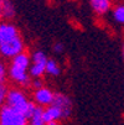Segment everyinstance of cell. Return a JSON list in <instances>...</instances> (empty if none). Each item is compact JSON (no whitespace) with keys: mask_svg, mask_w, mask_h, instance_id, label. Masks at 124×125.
I'll return each mask as SVG.
<instances>
[{"mask_svg":"<svg viewBox=\"0 0 124 125\" xmlns=\"http://www.w3.org/2000/svg\"><path fill=\"white\" fill-rule=\"evenodd\" d=\"M8 78H9V76H8V64L4 61L0 60V82L5 83Z\"/></svg>","mask_w":124,"mask_h":125,"instance_id":"14","label":"cell"},{"mask_svg":"<svg viewBox=\"0 0 124 125\" xmlns=\"http://www.w3.org/2000/svg\"><path fill=\"white\" fill-rule=\"evenodd\" d=\"M52 50H54V52L57 53V55H61V53H63V51H65V46L61 42H55L54 46H52Z\"/></svg>","mask_w":124,"mask_h":125,"instance_id":"15","label":"cell"},{"mask_svg":"<svg viewBox=\"0 0 124 125\" xmlns=\"http://www.w3.org/2000/svg\"><path fill=\"white\" fill-rule=\"evenodd\" d=\"M0 125H29L27 118L8 105L0 109Z\"/></svg>","mask_w":124,"mask_h":125,"instance_id":"5","label":"cell"},{"mask_svg":"<svg viewBox=\"0 0 124 125\" xmlns=\"http://www.w3.org/2000/svg\"><path fill=\"white\" fill-rule=\"evenodd\" d=\"M46 125H60V121H50L46 123Z\"/></svg>","mask_w":124,"mask_h":125,"instance_id":"18","label":"cell"},{"mask_svg":"<svg viewBox=\"0 0 124 125\" xmlns=\"http://www.w3.org/2000/svg\"><path fill=\"white\" fill-rule=\"evenodd\" d=\"M8 91L9 87L6 85V83L0 82V109L6 104V95H8Z\"/></svg>","mask_w":124,"mask_h":125,"instance_id":"13","label":"cell"},{"mask_svg":"<svg viewBox=\"0 0 124 125\" xmlns=\"http://www.w3.org/2000/svg\"><path fill=\"white\" fill-rule=\"evenodd\" d=\"M10 108L20 112L24 114L27 119L31 116V114L36 109V104L32 102V99L29 98L27 93L21 87H12L9 88L8 95H6V104Z\"/></svg>","mask_w":124,"mask_h":125,"instance_id":"3","label":"cell"},{"mask_svg":"<svg viewBox=\"0 0 124 125\" xmlns=\"http://www.w3.org/2000/svg\"><path fill=\"white\" fill-rule=\"evenodd\" d=\"M112 19L117 25L124 26V3H119L112 8Z\"/></svg>","mask_w":124,"mask_h":125,"instance_id":"10","label":"cell"},{"mask_svg":"<svg viewBox=\"0 0 124 125\" xmlns=\"http://www.w3.org/2000/svg\"><path fill=\"white\" fill-rule=\"evenodd\" d=\"M23 35L12 21H0V57L11 60L25 52Z\"/></svg>","mask_w":124,"mask_h":125,"instance_id":"1","label":"cell"},{"mask_svg":"<svg viewBox=\"0 0 124 125\" xmlns=\"http://www.w3.org/2000/svg\"><path fill=\"white\" fill-rule=\"evenodd\" d=\"M30 66L31 56L27 52H23L10 60L8 64V76L9 79L17 87L26 88L31 87L32 78L30 77Z\"/></svg>","mask_w":124,"mask_h":125,"instance_id":"2","label":"cell"},{"mask_svg":"<svg viewBox=\"0 0 124 125\" xmlns=\"http://www.w3.org/2000/svg\"><path fill=\"white\" fill-rule=\"evenodd\" d=\"M6 0H0V21H3V15H4V5Z\"/></svg>","mask_w":124,"mask_h":125,"instance_id":"17","label":"cell"},{"mask_svg":"<svg viewBox=\"0 0 124 125\" xmlns=\"http://www.w3.org/2000/svg\"><path fill=\"white\" fill-rule=\"evenodd\" d=\"M27 121H29V125H46L44 120V108L36 106V109L27 119Z\"/></svg>","mask_w":124,"mask_h":125,"instance_id":"12","label":"cell"},{"mask_svg":"<svg viewBox=\"0 0 124 125\" xmlns=\"http://www.w3.org/2000/svg\"><path fill=\"white\" fill-rule=\"evenodd\" d=\"M44 82L42 79H32L31 81V88H32V91H35V89H39L41 87H44Z\"/></svg>","mask_w":124,"mask_h":125,"instance_id":"16","label":"cell"},{"mask_svg":"<svg viewBox=\"0 0 124 125\" xmlns=\"http://www.w3.org/2000/svg\"><path fill=\"white\" fill-rule=\"evenodd\" d=\"M44 120H45V123L63 120L62 112L57 108V106L51 104L50 106H47V108H44Z\"/></svg>","mask_w":124,"mask_h":125,"instance_id":"9","label":"cell"},{"mask_svg":"<svg viewBox=\"0 0 124 125\" xmlns=\"http://www.w3.org/2000/svg\"><path fill=\"white\" fill-rule=\"evenodd\" d=\"M52 104H54L55 106H57V108L62 112L63 120L68 119L71 115H72L73 103H72V99H71L67 94H65V93H56L55 100H54Z\"/></svg>","mask_w":124,"mask_h":125,"instance_id":"7","label":"cell"},{"mask_svg":"<svg viewBox=\"0 0 124 125\" xmlns=\"http://www.w3.org/2000/svg\"><path fill=\"white\" fill-rule=\"evenodd\" d=\"M91 10L98 17L108 15L113 8V0H88Z\"/></svg>","mask_w":124,"mask_h":125,"instance_id":"8","label":"cell"},{"mask_svg":"<svg viewBox=\"0 0 124 125\" xmlns=\"http://www.w3.org/2000/svg\"><path fill=\"white\" fill-rule=\"evenodd\" d=\"M62 73V68L55 58H48L46 63V74L50 77H58Z\"/></svg>","mask_w":124,"mask_h":125,"instance_id":"11","label":"cell"},{"mask_svg":"<svg viewBox=\"0 0 124 125\" xmlns=\"http://www.w3.org/2000/svg\"><path fill=\"white\" fill-rule=\"evenodd\" d=\"M56 92H54L51 88L44 85L39 89H35L32 92V102L36 104L37 106L41 108H47L50 106L55 100Z\"/></svg>","mask_w":124,"mask_h":125,"instance_id":"6","label":"cell"},{"mask_svg":"<svg viewBox=\"0 0 124 125\" xmlns=\"http://www.w3.org/2000/svg\"><path fill=\"white\" fill-rule=\"evenodd\" d=\"M122 55H123V61H124V45L122 47Z\"/></svg>","mask_w":124,"mask_h":125,"instance_id":"19","label":"cell"},{"mask_svg":"<svg viewBox=\"0 0 124 125\" xmlns=\"http://www.w3.org/2000/svg\"><path fill=\"white\" fill-rule=\"evenodd\" d=\"M30 56H31L30 77L32 79H42V77L46 74V63L48 61L47 55L42 50H35Z\"/></svg>","mask_w":124,"mask_h":125,"instance_id":"4","label":"cell"}]
</instances>
